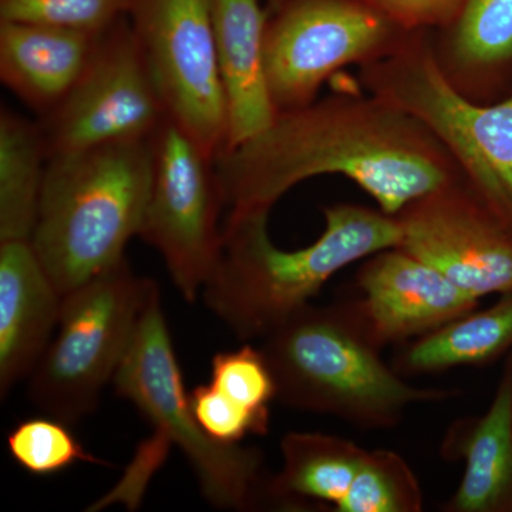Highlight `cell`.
<instances>
[{"instance_id": "cell-1", "label": "cell", "mask_w": 512, "mask_h": 512, "mask_svg": "<svg viewBox=\"0 0 512 512\" xmlns=\"http://www.w3.org/2000/svg\"><path fill=\"white\" fill-rule=\"evenodd\" d=\"M224 205L271 211L302 181L342 175L396 217L463 180L439 138L375 94H335L276 114L271 126L214 161Z\"/></svg>"}, {"instance_id": "cell-2", "label": "cell", "mask_w": 512, "mask_h": 512, "mask_svg": "<svg viewBox=\"0 0 512 512\" xmlns=\"http://www.w3.org/2000/svg\"><path fill=\"white\" fill-rule=\"evenodd\" d=\"M323 215L325 229L313 244L284 251L269 235V211L229 212L220 259L201 295L239 340L264 338L343 268L402 242L399 221L382 210L336 204Z\"/></svg>"}, {"instance_id": "cell-3", "label": "cell", "mask_w": 512, "mask_h": 512, "mask_svg": "<svg viewBox=\"0 0 512 512\" xmlns=\"http://www.w3.org/2000/svg\"><path fill=\"white\" fill-rule=\"evenodd\" d=\"M261 340L278 402L357 429H393L414 404L460 393L407 383L382 359L384 348L357 301L308 303Z\"/></svg>"}, {"instance_id": "cell-4", "label": "cell", "mask_w": 512, "mask_h": 512, "mask_svg": "<svg viewBox=\"0 0 512 512\" xmlns=\"http://www.w3.org/2000/svg\"><path fill=\"white\" fill-rule=\"evenodd\" d=\"M151 180L148 140L49 157L32 245L63 296L123 261Z\"/></svg>"}, {"instance_id": "cell-5", "label": "cell", "mask_w": 512, "mask_h": 512, "mask_svg": "<svg viewBox=\"0 0 512 512\" xmlns=\"http://www.w3.org/2000/svg\"><path fill=\"white\" fill-rule=\"evenodd\" d=\"M363 79L439 138L468 190L512 234V96L491 106L471 100L416 37L367 64Z\"/></svg>"}, {"instance_id": "cell-6", "label": "cell", "mask_w": 512, "mask_h": 512, "mask_svg": "<svg viewBox=\"0 0 512 512\" xmlns=\"http://www.w3.org/2000/svg\"><path fill=\"white\" fill-rule=\"evenodd\" d=\"M117 396L137 407L156 430L154 446L175 444L212 507L254 511L269 505V476L256 447L212 439L192 413L156 286L130 349L113 379Z\"/></svg>"}, {"instance_id": "cell-7", "label": "cell", "mask_w": 512, "mask_h": 512, "mask_svg": "<svg viewBox=\"0 0 512 512\" xmlns=\"http://www.w3.org/2000/svg\"><path fill=\"white\" fill-rule=\"evenodd\" d=\"M156 282L126 259L63 296L55 336L29 377V399L74 426L97 409L126 357Z\"/></svg>"}, {"instance_id": "cell-8", "label": "cell", "mask_w": 512, "mask_h": 512, "mask_svg": "<svg viewBox=\"0 0 512 512\" xmlns=\"http://www.w3.org/2000/svg\"><path fill=\"white\" fill-rule=\"evenodd\" d=\"M409 35L360 0H288L265 33L276 111L308 106L332 74L390 55Z\"/></svg>"}, {"instance_id": "cell-9", "label": "cell", "mask_w": 512, "mask_h": 512, "mask_svg": "<svg viewBox=\"0 0 512 512\" xmlns=\"http://www.w3.org/2000/svg\"><path fill=\"white\" fill-rule=\"evenodd\" d=\"M153 180L138 237L156 249L175 288L194 303L220 259L224 201L214 161L173 120L154 136Z\"/></svg>"}, {"instance_id": "cell-10", "label": "cell", "mask_w": 512, "mask_h": 512, "mask_svg": "<svg viewBox=\"0 0 512 512\" xmlns=\"http://www.w3.org/2000/svg\"><path fill=\"white\" fill-rule=\"evenodd\" d=\"M136 33L165 113L215 161L228 113L211 0H131Z\"/></svg>"}, {"instance_id": "cell-11", "label": "cell", "mask_w": 512, "mask_h": 512, "mask_svg": "<svg viewBox=\"0 0 512 512\" xmlns=\"http://www.w3.org/2000/svg\"><path fill=\"white\" fill-rule=\"evenodd\" d=\"M42 130L47 157L150 140L167 113L134 30L99 39L92 59Z\"/></svg>"}, {"instance_id": "cell-12", "label": "cell", "mask_w": 512, "mask_h": 512, "mask_svg": "<svg viewBox=\"0 0 512 512\" xmlns=\"http://www.w3.org/2000/svg\"><path fill=\"white\" fill-rule=\"evenodd\" d=\"M399 248L436 268L480 301L512 291V234L463 180L407 205L396 215Z\"/></svg>"}, {"instance_id": "cell-13", "label": "cell", "mask_w": 512, "mask_h": 512, "mask_svg": "<svg viewBox=\"0 0 512 512\" xmlns=\"http://www.w3.org/2000/svg\"><path fill=\"white\" fill-rule=\"evenodd\" d=\"M357 284V301L380 345L419 339L476 311L478 299L404 249L369 256Z\"/></svg>"}, {"instance_id": "cell-14", "label": "cell", "mask_w": 512, "mask_h": 512, "mask_svg": "<svg viewBox=\"0 0 512 512\" xmlns=\"http://www.w3.org/2000/svg\"><path fill=\"white\" fill-rule=\"evenodd\" d=\"M63 295L32 241L0 242V396L28 379L45 355Z\"/></svg>"}, {"instance_id": "cell-15", "label": "cell", "mask_w": 512, "mask_h": 512, "mask_svg": "<svg viewBox=\"0 0 512 512\" xmlns=\"http://www.w3.org/2000/svg\"><path fill=\"white\" fill-rule=\"evenodd\" d=\"M211 3L218 66L227 101L225 150H229L262 133L278 114L266 80L268 22L259 0H211Z\"/></svg>"}, {"instance_id": "cell-16", "label": "cell", "mask_w": 512, "mask_h": 512, "mask_svg": "<svg viewBox=\"0 0 512 512\" xmlns=\"http://www.w3.org/2000/svg\"><path fill=\"white\" fill-rule=\"evenodd\" d=\"M443 453L466 464L443 511L512 512V350L487 412L454 424Z\"/></svg>"}, {"instance_id": "cell-17", "label": "cell", "mask_w": 512, "mask_h": 512, "mask_svg": "<svg viewBox=\"0 0 512 512\" xmlns=\"http://www.w3.org/2000/svg\"><path fill=\"white\" fill-rule=\"evenodd\" d=\"M100 36L39 23L2 22V82L33 109L49 113L82 76Z\"/></svg>"}, {"instance_id": "cell-18", "label": "cell", "mask_w": 512, "mask_h": 512, "mask_svg": "<svg viewBox=\"0 0 512 512\" xmlns=\"http://www.w3.org/2000/svg\"><path fill=\"white\" fill-rule=\"evenodd\" d=\"M281 453V471L269 478V505L303 510L313 503L335 508L348 493L367 450L343 437L292 431L282 439Z\"/></svg>"}, {"instance_id": "cell-19", "label": "cell", "mask_w": 512, "mask_h": 512, "mask_svg": "<svg viewBox=\"0 0 512 512\" xmlns=\"http://www.w3.org/2000/svg\"><path fill=\"white\" fill-rule=\"evenodd\" d=\"M512 350V291L485 309L461 316L400 350L394 370L402 376L433 375L460 366H481Z\"/></svg>"}, {"instance_id": "cell-20", "label": "cell", "mask_w": 512, "mask_h": 512, "mask_svg": "<svg viewBox=\"0 0 512 512\" xmlns=\"http://www.w3.org/2000/svg\"><path fill=\"white\" fill-rule=\"evenodd\" d=\"M42 130L13 111L0 114V242L32 241L45 183Z\"/></svg>"}, {"instance_id": "cell-21", "label": "cell", "mask_w": 512, "mask_h": 512, "mask_svg": "<svg viewBox=\"0 0 512 512\" xmlns=\"http://www.w3.org/2000/svg\"><path fill=\"white\" fill-rule=\"evenodd\" d=\"M450 29L453 82L487 84L511 69L512 0H466Z\"/></svg>"}, {"instance_id": "cell-22", "label": "cell", "mask_w": 512, "mask_h": 512, "mask_svg": "<svg viewBox=\"0 0 512 512\" xmlns=\"http://www.w3.org/2000/svg\"><path fill=\"white\" fill-rule=\"evenodd\" d=\"M423 491L413 468L392 450H367L335 512H420Z\"/></svg>"}, {"instance_id": "cell-23", "label": "cell", "mask_w": 512, "mask_h": 512, "mask_svg": "<svg viewBox=\"0 0 512 512\" xmlns=\"http://www.w3.org/2000/svg\"><path fill=\"white\" fill-rule=\"evenodd\" d=\"M70 427L50 416L22 421L8 434L10 456L33 476H53L76 463L109 466L89 453Z\"/></svg>"}, {"instance_id": "cell-24", "label": "cell", "mask_w": 512, "mask_h": 512, "mask_svg": "<svg viewBox=\"0 0 512 512\" xmlns=\"http://www.w3.org/2000/svg\"><path fill=\"white\" fill-rule=\"evenodd\" d=\"M130 8L131 0H0V19L103 35Z\"/></svg>"}, {"instance_id": "cell-25", "label": "cell", "mask_w": 512, "mask_h": 512, "mask_svg": "<svg viewBox=\"0 0 512 512\" xmlns=\"http://www.w3.org/2000/svg\"><path fill=\"white\" fill-rule=\"evenodd\" d=\"M210 383L235 403L254 412L271 413L269 406L276 400L271 369L261 350L249 345L212 357Z\"/></svg>"}, {"instance_id": "cell-26", "label": "cell", "mask_w": 512, "mask_h": 512, "mask_svg": "<svg viewBox=\"0 0 512 512\" xmlns=\"http://www.w3.org/2000/svg\"><path fill=\"white\" fill-rule=\"evenodd\" d=\"M195 419L212 439L238 444L245 437L269 433L271 413L254 412L229 399L212 384L197 386L190 393Z\"/></svg>"}, {"instance_id": "cell-27", "label": "cell", "mask_w": 512, "mask_h": 512, "mask_svg": "<svg viewBox=\"0 0 512 512\" xmlns=\"http://www.w3.org/2000/svg\"><path fill=\"white\" fill-rule=\"evenodd\" d=\"M407 33L451 28L466 0H360Z\"/></svg>"}, {"instance_id": "cell-28", "label": "cell", "mask_w": 512, "mask_h": 512, "mask_svg": "<svg viewBox=\"0 0 512 512\" xmlns=\"http://www.w3.org/2000/svg\"><path fill=\"white\" fill-rule=\"evenodd\" d=\"M269 2L272 3V5L275 6V8H281V6H284L288 0H269Z\"/></svg>"}]
</instances>
